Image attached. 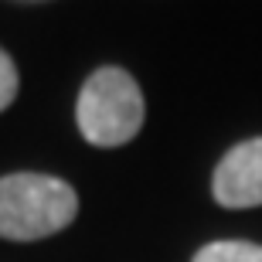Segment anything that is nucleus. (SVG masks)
Segmentation results:
<instances>
[{"mask_svg": "<svg viewBox=\"0 0 262 262\" xmlns=\"http://www.w3.org/2000/svg\"><path fill=\"white\" fill-rule=\"evenodd\" d=\"M14 96H17V68L7 51L0 48V113L14 102Z\"/></svg>", "mask_w": 262, "mask_h": 262, "instance_id": "obj_5", "label": "nucleus"}, {"mask_svg": "<svg viewBox=\"0 0 262 262\" xmlns=\"http://www.w3.org/2000/svg\"><path fill=\"white\" fill-rule=\"evenodd\" d=\"M214 201L225 208H259L262 204V136L232 146L214 167Z\"/></svg>", "mask_w": 262, "mask_h": 262, "instance_id": "obj_3", "label": "nucleus"}, {"mask_svg": "<svg viewBox=\"0 0 262 262\" xmlns=\"http://www.w3.org/2000/svg\"><path fill=\"white\" fill-rule=\"evenodd\" d=\"M78 198L72 184L48 174L0 177V238L34 242L72 225Z\"/></svg>", "mask_w": 262, "mask_h": 262, "instance_id": "obj_1", "label": "nucleus"}, {"mask_svg": "<svg viewBox=\"0 0 262 262\" xmlns=\"http://www.w3.org/2000/svg\"><path fill=\"white\" fill-rule=\"evenodd\" d=\"M194 262H262V245H255V242H211L194 255Z\"/></svg>", "mask_w": 262, "mask_h": 262, "instance_id": "obj_4", "label": "nucleus"}, {"mask_svg": "<svg viewBox=\"0 0 262 262\" xmlns=\"http://www.w3.org/2000/svg\"><path fill=\"white\" fill-rule=\"evenodd\" d=\"M143 92L116 65L92 72L78 92V129L92 146H123L143 126Z\"/></svg>", "mask_w": 262, "mask_h": 262, "instance_id": "obj_2", "label": "nucleus"}]
</instances>
